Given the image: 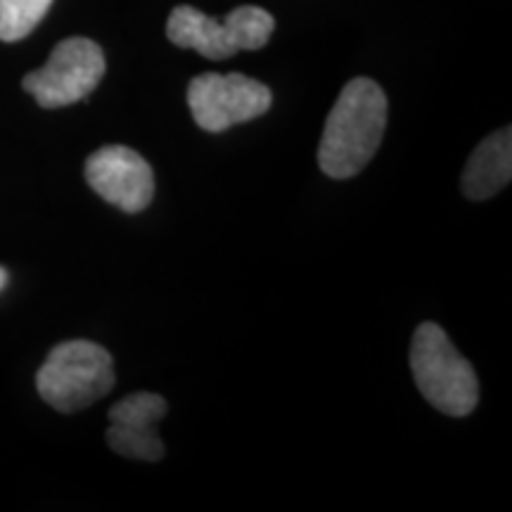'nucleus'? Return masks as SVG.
Masks as SVG:
<instances>
[{
	"label": "nucleus",
	"instance_id": "7ed1b4c3",
	"mask_svg": "<svg viewBox=\"0 0 512 512\" xmlns=\"http://www.w3.org/2000/svg\"><path fill=\"white\" fill-rule=\"evenodd\" d=\"M114 387L110 351L86 339L62 342L50 351L36 375V389L50 408L76 413L88 408Z\"/></svg>",
	"mask_w": 512,
	"mask_h": 512
},
{
	"label": "nucleus",
	"instance_id": "f03ea898",
	"mask_svg": "<svg viewBox=\"0 0 512 512\" xmlns=\"http://www.w3.org/2000/svg\"><path fill=\"white\" fill-rule=\"evenodd\" d=\"M411 368L420 394L441 413L465 418L477 408L479 380L470 361L437 323H422L411 342Z\"/></svg>",
	"mask_w": 512,
	"mask_h": 512
},
{
	"label": "nucleus",
	"instance_id": "6e6552de",
	"mask_svg": "<svg viewBox=\"0 0 512 512\" xmlns=\"http://www.w3.org/2000/svg\"><path fill=\"white\" fill-rule=\"evenodd\" d=\"M166 415V401L159 394L138 392L114 403L107 427V444L124 458L155 463L164 456V444L157 437V422Z\"/></svg>",
	"mask_w": 512,
	"mask_h": 512
},
{
	"label": "nucleus",
	"instance_id": "39448f33",
	"mask_svg": "<svg viewBox=\"0 0 512 512\" xmlns=\"http://www.w3.org/2000/svg\"><path fill=\"white\" fill-rule=\"evenodd\" d=\"M105 53L91 38H67L57 43L41 69L24 76L22 86L46 110L74 105L88 98L105 76Z\"/></svg>",
	"mask_w": 512,
	"mask_h": 512
},
{
	"label": "nucleus",
	"instance_id": "0eeeda50",
	"mask_svg": "<svg viewBox=\"0 0 512 512\" xmlns=\"http://www.w3.org/2000/svg\"><path fill=\"white\" fill-rule=\"evenodd\" d=\"M86 181L102 200L126 214L147 209L155 197L152 166L124 145H107L93 152L86 162Z\"/></svg>",
	"mask_w": 512,
	"mask_h": 512
},
{
	"label": "nucleus",
	"instance_id": "9d476101",
	"mask_svg": "<svg viewBox=\"0 0 512 512\" xmlns=\"http://www.w3.org/2000/svg\"><path fill=\"white\" fill-rule=\"evenodd\" d=\"M50 5L53 0H0V41L15 43L29 36Z\"/></svg>",
	"mask_w": 512,
	"mask_h": 512
},
{
	"label": "nucleus",
	"instance_id": "423d86ee",
	"mask_svg": "<svg viewBox=\"0 0 512 512\" xmlns=\"http://www.w3.org/2000/svg\"><path fill=\"white\" fill-rule=\"evenodd\" d=\"M273 105L271 88L245 74H200L188 86V107L202 131L221 133L245 124Z\"/></svg>",
	"mask_w": 512,
	"mask_h": 512
},
{
	"label": "nucleus",
	"instance_id": "1a4fd4ad",
	"mask_svg": "<svg viewBox=\"0 0 512 512\" xmlns=\"http://www.w3.org/2000/svg\"><path fill=\"white\" fill-rule=\"evenodd\" d=\"M512 176V131L491 133L477 145L463 171L460 188L470 200H489L510 183Z\"/></svg>",
	"mask_w": 512,
	"mask_h": 512
},
{
	"label": "nucleus",
	"instance_id": "20e7f679",
	"mask_svg": "<svg viewBox=\"0 0 512 512\" xmlns=\"http://www.w3.org/2000/svg\"><path fill=\"white\" fill-rule=\"evenodd\" d=\"M275 29L268 10L242 5L223 19L204 15L190 5H178L166 22V36L178 48H190L207 60H226L240 50L264 48Z\"/></svg>",
	"mask_w": 512,
	"mask_h": 512
},
{
	"label": "nucleus",
	"instance_id": "9b49d317",
	"mask_svg": "<svg viewBox=\"0 0 512 512\" xmlns=\"http://www.w3.org/2000/svg\"><path fill=\"white\" fill-rule=\"evenodd\" d=\"M5 285H8V271H5V268H0V290H3Z\"/></svg>",
	"mask_w": 512,
	"mask_h": 512
},
{
	"label": "nucleus",
	"instance_id": "f257e3e1",
	"mask_svg": "<svg viewBox=\"0 0 512 512\" xmlns=\"http://www.w3.org/2000/svg\"><path fill=\"white\" fill-rule=\"evenodd\" d=\"M387 110V95L375 81H349L325 121L318 147L320 171L337 181L361 174L380 150Z\"/></svg>",
	"mask_w": 512,
	"mask_h": 512
}]
</instances>
